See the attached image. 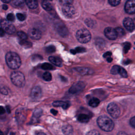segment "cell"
Returning <instances> with one entry per match:
<instances>
[{
  "mask_svg": "<svg viewBox=\"0 0 135 135\" xmlns=\"http://www.w3.org/2000/svg\"><path fill=\"white\" fill-rule=\"evenodd\" d=\"M97 122L99 128L104 131H111L114 128V123L113 121L107 115H101L99 117Z\"/></svg>",
  "mask_w": 135,
  "mask_h": 135,
  "instance_id": "obj_1",
  "label": "cell"
},
{
  "mask_svg": "<svg viewBox=\"0 0 135 135\" xmlns=\"http://www.w3.org/2000/svg\"><path fill=\"white\" fill-rule=\"evenodd\" d=\"M7 65L12 69H17L21 64V60L19 55L15 52H8L5 57Z\"/></svg>",
  "mask_w": 135,
  "mask_h": 135,
  "instance_id": "obj_2",
  "label": "cell"
},
{
  "mask_svg": "<svg viewBox=\"0 0 135 135\" xmlns=\"http://www.w3.org/2000/svg\"><path fill=\"white\" fill-rule=\"evenodd\" d=\"M12 83L18 87H23L25 83L24 75L20 71L13 72L11 75Z\"/></svg>",
  "mask_w": 135,
  "mask_h": 135,
  "instance_id": "obj_3",
  "label": "cell"
},
{
  "mask_svg": "<svg viewBox=\"0 0 135 135\" xmlns=\"http://www.w3.org/2000/svg\"><path fill=\"white\" fill-rule=\"evenodd\" d=\"M76 37L79 42L82 43H85L90 41L91 35L90 32L85 28H81L78 31Z\"/></svg>",
  "mask_w": 135,
  "mask_h": 135,
  "instance_id": "obj_4",
  "label": "cell"
},
{
  "mask_svg": "<svg viewBox=\"0 0 135 135\" xmlns=\"http://www.w3.org/2000/svg\"><path fill=\"white\" fill-rule=\"evenodd\" d=\"M107 111L109 114L114 119H117L121 113L119 106L114 102H111L108 104Z\"/></svg>",
  "mask_w": 135,
  "mask_h": 135,
  "instance_id": "obj_5",
  "label": "cell"
},
{
  "mask_svg": "<svg viewBox=\"0 0 135 135\" xmlns=\"http://www.w3.org/2000/svg\"><path fill=\"white\" fill-rule=\"evenodd\" d=\"M1 28L4 32L9 34H12L15 32V26L6 20H2L0 22Z\"/></svg>",
  "mask_w": 135,
  "mask_h": 135,
  "instance_id": "obj_6",
  "label": "cell"
},
{
  "mask_svg": "<svg viewBox=\"0 0 135 135\" xmlns=\"http://www.w3.org/2000/svg\"><path fill=\"white\" fill-rule=\"evenodd\" d=\"M85 87V84L84 82L79 81L74 83L70 89H69V92L71 94H76L82 91Z\"/></svg>",
  "mask_w": 135,
  "mask_h": 135,
  "instance_id": "obj_7",
  "label": "cell"
},
{
  "mask_svg": "<svg viewBox=\"0 0 135 135\" xmlns=\"http://www.w3.org/2000/svg\"><path fill=\"white\" fill-rule=\"evenodd\" d=\"M55 28L57 32L62 36L65 37L68 34V30L65 25L62 23H57L55 25Z\"/></svg>",
  "mask_w": 135,
  "mask_h": 135,
  "instance_id": "obj_8",
  "label": "cell"
},
{
  "mask_svg": "<svg viewBox=\"0 0 135 135\" xmlns=\"http://www.w3.org/2000/svg\"><path fill=\"white\" fill-rule=\"evenodd\" d=\"M63 14L68 17H72L75 13V8L72 5H64L62 7Z\"/></svg>",
  "mask_w": 135,
  "mask_h": 135,
  "instance_id": "obj_9",
  "label": "cell"
},
{
  "mask_svg": "<svg viewBox=\"0 0 135 135\" xmlns=\"http://www.w3.org/2000/svg\"><path fill=\"white\" fill-rule=\"evenodd\" d=\"M42 96V90L38 86H34L31 90L30 97L33 100H39Z\"/></svg>",
  "mask_w": 135,
  "mask_h": 135,
  "instance_id": "obj_10",
  "label": "cell"
},
{
  "mask_svg": "<svg viewBox=\"0 0 135 135\" xmlns=\"http://www.w3.org/2000/svg\"><path fill=\"white\" fill-rule=\"evenodd\" d=\"M124 9L128 14H134L135 12V0H128L125 4Z\"/></svg>",
  "mask_w": 135,
  "mask_h": 135,
  "instance_id": "obj_11",
  "label": "cell"
},
{
  "mask_svg": "<svg viewBox=\"0 0 135 135\" xmlns=\"http://www.w3.org/2000/svg\"><path fill=\"white\" fill-rule=\"evenodd\" d=\"M104 34L108 39L111 40H114L118 37L115 29L110 27H107L104 30Z\"/></svg>",
  "mask_w": 135,
  "mask_h": 135,
  "instance_id": "obj_12",
  "label": "cell"
},
{
  "mask_svg": "<svg viewBox=\"0 0 135 135\" xmlns=\"http://www.w3.org/2000/svg\"><path fill=\"white\" fill-rule=\"evenodd\" d=\"M28 35L30 37L34 40H39L41 37V31L35 28H32L28 30Z\"/></svg>",
  "mask_w": 135,
  "mask_h": 135,
  "instance_id": "obj_13",
  "label": "cell"
},
{
  "mask_svg": "<svg viewBox=\"0 0 135 135\" xmlns=\"http://www.w3.org/2000/svg\"><path fill=\"white\" fill-rule=\"evenodd\" d=\"M123 25L125 28L129 31L132 32L134 30V24L133 21L130 17H126L123 20Z\"/></svg>",
  "mask_w": 135,
  "mask_h": 135,
  "instance_id": "obj_14",
  "label": "cell"
},
{
  "mask_svg": "<svg viewBox=\"0 0 135 135\" xmlns=\"http://www.w3.org/2000/svg\"><path fill=\"white\" fill-rule=\"evenodd\" d=\"M42 111L40 109L36 110L33 114L31 121V123L33 124V123L38 122L40 117L42 115Z\"/></svg>",
  "mask_w": 135,
  "mask_h": 135,
  "instance_id": "obj_15",
  "label": "cell"
},
{
  "mask_svg": "<svg viewBox=\"0 0 135 135\" xmlns=\"http://www.w3.org/2000/svg\"><path fill=\"white\" fill-rule=\"evenodd\" d=\"M16 120L19 123L23 122L24 121L25 119V113L23 109H18L16 110Z\"/></svg>",
  "mask_w": 135,
  "mask_h": 135,
  "instance_id": "obj_16",
  "label": "cell"
},
{
  "mask_svg": "<svg viewBox=\"0 0 135 135\" xmlns=\"http://www.w3.org/2000/svg\"><path fill=\"white\" fill-rule=\"evenodd\" d=\"M69 103L68 102L62 101H56L53 102V105L56 107H62L64 109H66L69 107Z\"/></svg>",
  "mask_w": 135,
  "mask_h": 135,
  "instance_id": "obj_17",
  "label": "cell"
},
{
  "mask_svg": "<svg viewBox=\"0 0 135 135\" xmlns=\"http://www.w3.org/2000/svg\"><path fill=\"white\" fill-rule=\"evenodd\" d=\"M76 70L82 75L90 74L93 72V71L91 69L86 68H81V67L76 68Z\"/></svg>",
  "mask_w": 135,
  "mask_h": 135,
  "instance_id": "obj_18",
  "label": "cell"
},
{
  "mask_svg": "<svg viewBox=\"0 0 135 135\" xmlns=\"http://www.w3.org/2000/svg\"><path fill=\"white\" fill-rule=\"evenodd\" d=\"M49 61L54 65L57 66H61L62 65V62L61 60L55 56H50L49 57Z\"/></svg>",
  "mask_w": 135,
  "mask_h": 135,
  "instance_id": "obj_19",
  "label": "cell"
},
{
  "mask_svg": "<svg viewBox=\"0 0 135 135\" xmlns=\"http://www.w3.org/2000/svg\"><path fill=\"white\" fill-rule=\"evenodd\" d=\"M62 132L64 135H72L73 128L70 125H65L62 127Z\"/></svg>",
  "mask_w": 135,
  "mask_h": 135,
  "instance_id": "obj_20",
  "label": "cell"
},
{
  "mask_svg": "<svg viewBox=\"0 0 135 135\" xmlns=\"http://www.w3.org/2000/svg\"><path fill=\"white\" fill-rule=\"evenodd\" d=\"M25 2L30 8L34 9L38 6L37 0H25Z\"/></svg>",
  "mask_w": 135,
  "mask_h": 135,
  "instance_id": "obj_21",
  "label": "cell"
},
{
  "mask_svg": "<svg viewBox=\"0 0 135 135\" xmlns=\"http://www.w3.org/2000/svg\"><path fill=\"white\" fill-rule=\"evenodd\" d=\"M78 120L81 123H87L90 120V118L88 115L84 113L80 114L78 116Z\"/></svg>",
  "mask_w": 135,
  "mask_h": 135,
  "instance_id": "obj_22",
  "label": "cell"
},
{
  "mask_svg": "<svg viewBox=\"0 0 135 135\" xmlns=\"http://www.w3.org/2000/svg\"><path fill=\"white\" fill-rule=\"evenodd\" d=\"M100 100L97 98H92L89 101V105L93 108L97 107L100 103Z\"/></svg>",
  "mask_w": 135,
  "mask_h": 135,
  "instance_id": "obj_23",
  "label": "cell"
},
{
  "mask_svg": "<svg viewBox=\"0 0 135 135\" xmlns=\"http://www.w3.org/2000/svg\"><path fill=\"white\" fill-rule=\"evenodd\" d=\"M42 6L43 8L45 9L47 11H52L53 9V7L52 5L48 2V1H44L42 3Z\"/></svg>",
  "mask_w": 135,
  "mask_h": 135,
  "instance_id": "obj_24",
  "label": "cell"
},
{
  "mask_svg": "<svg viewBox=\"0 0 135 135\" xmlns=\"http://www.w3.org/2000/svg\"><path fill=\"white\" fill-rule=\"evenodd\" d=\"M41 68L44 69V70H53L54 69V67L51 64L49 63H43L42 66Z\"/></svg>",
  "mask_w": 135,
  "mask_h": 135,
  "instance_id": "obj_25",
  "label": "cell"
},
{
  "mask_svg": "<svg viewBox=\"0 0 135 135\" xmlns=\"http://www.w3.org/2000/svg\"><path fill=\"white\" fill-rule=\"evenodd\" d=\"M43 79L46 81H50L52 80L51 74L49 72H45L43 75Z\"/></svg>",
  "mask_w": 135,
  "mask_h": 135,
  "instance_id": "obj_26",
  "label": "cell"
},
{
  "mask_svg": "<svg viewBox=\"0 0 135 135\" xmlns=\"http://www.w3.org/2000/svg\"><path fill=\"white\" fill-rule=\"evenodd\" d=\"M115 30L118 36H123L125 34V32L124 30L121 27H117L115 29Z\"/></svg>",
  "mask_w": 135,
  "mask_h": 135,
  "instance_id": "obj_27",
  "label": "cell"
},
{
  "mask_svg": "<svg viewBox=\"0 0 135 135\" xmlns=\"http://www.w3.org/2000/svg\"><path fill=\"white\" fill-rule=\"evenodd\" d=\"M17 34L18 36L21 38V40H26L27 38V34L22 31L18 32Z\"/></svg>",
  "mask_w": 135,
  "mask_h": 135,
  "instance_id": "obj_28",
  "label": "cell"
},
{
  "mask_svg": "<svg viewBox=\"0 0 135 135\" xmlns=\"http://www.w3.org/2000/svg\"><path fill=\"white\" fill-rule=\"evenodd\" d=\"M12 3L16 6H22L24 3V0H12Z\"/></svg>",
  "mask_w": 135,
  "mask_h": 135,
  "instance_id": "obj_29",
  "label": "cell"
},
{
  "mask_svg": "<svg viewBox=\"0 0 135 135\" xmlns=\"http://www.w3.org/2000/svg\"><path fill=\"white\" fill-rule=\"evenodd\" d=\"M120 68V66H119L118 65H114L111 70V73L112 74H118L119 72Z\"/></svg>",
  "mask_w": 135,
  "mask_h": 135,
  "instance_id": "obj_30",
  "label": "cell"
},
{
  "mask_svg": "<svg viewBox=\"0 0 135 135\" xmlns=\"http://www.w3.org/2000/svg\"><path fill=\"white\" fill-rule=\"evenodd\" d=\"M119 73L121 75V76H122L123 78H127L128 76L127 71L123 68H122L121 66H120V70H119Z\"/></svg>",
  "mask_w": 135,
  "mask_h": 135,
  "instance_id": "obj_31",
  "label": "cell"
},
{
  "mask_svg": "<svg viewBox=\"0 0 135 135\" xmlns=\"http://www.w3.org/2000/svg\"><path fill=\"white\" fill-rule=\"evenodd\" d=\"M55 51V47L53 45H50L45 48V51L49 53L54 52Z\"/></svg>",
  "mask_w": 135,
  "mask_h": 135,
  "instance_id": "obj_32",
  "label": "cell"
},
{
  "mask_svg": "<svg viewBox=\"0 0 135 135\" xmlns=\"http://www.w3.org/2000/svg\"><path fill=\"white\" fill-rule=\"evenodd\" d=\"M20 43L21 45L25 47H30L31 46V44H32L30 42H27L26 40H21L20 42Z\"/></svg>",
  "mask_w": 135,
  "mask_h": 135,
  "instance_id": "obj_33",
  "label": "cell"
},
{
  "mask_svg": "<svg viewBox=\"0 0 135 135\" xmlns=\"http://www.w3.org/2000/svg\"><path fill=\"white\" fill-rule=\"evenodd\" d=\"M109 4L113 6H116L118 5L120 2V0H108Z\"/></svg>",
  "mask_w": 135,
  "mask_h": 135,
  "instance_id": "obj_34",
  "label": "cell"
},
{
  "mask_svg": "<svg viewBox=\"0 0 135 135\" xmlns=\"http://www.w3.org/2000/svg\"><path fill=\"white\" fill-rule=\"evenodd\" d=\"M85 51V50L84 48L81 47H76L75 50H72L71 52H72V53H79V52H83Z\"/></svg>",
  "mask_w": 135,
  "mask_h": 135,
  "instance_id": "obj_35",
  "label": "cell"
},
{
  "mask_svg": "<svg viewBox=\"0 0 135 135\" xmlns=\"http://www.w3.org/2000/svg\"><path fill=\"white\" fill-rule=\"evenodd\" d=\"M16 16L17 18H18V20L20 21H23L25 20L26 18V16L22 13H17L16 14Z\"/></svg>",
  "mask_w": 135,
  "mask_h": 135,
  "instance_id": "obj_36",
  "label": "cell"
},
{
  "mask_svg": "<svg viewBox=\"0 0 135 135\" xmlns=\"http://www.w3.org/2000/svg\"><path fill=\"white\" fill-rule=\"evenodd\" d=\"M7 20L9 22H13L15 20V16L12 13H9L7 15Z\"/></svg>",
  "mask_w": 135,
  "mask_h": 135,
  "instance_id": "obj_37",
  "label": "cell"
},
{
  "mask_svg": "<svg viewBox=\"0 0 135 135\" xmlns=\"http://www.w3.org/2000/svg\"><path fill=\"white\" fill-rule=\"evenodd\" d=\"M60 1L64 5H71L73 2V0H60Z\"/></svg>",
  "mask_w": 135,
  "mask_h": 135,
  "instance_id": "obj_38",
  "label": "cell"
},
{
  "mask_svg": "<svg viewBox=\"0 0 135 135\" xmlns=\"http://www.w3.org/2000/svg\"><path fill=\"white\" fill-rule=\"evenodd\" d=\"M86 135H101V134L97 130H93L89 131Z\"/></svg>",
  "mask_w": 135,
  "mask_h": 135,
  "instance_id": "obj_39",
  "label": "cell"
},
{
  "mask_svg": "<svg viewBox=\"0 0 135 135\" xmlns=\"http://www.w3.org/2000/svg\"><path fill=\"white\" fill-rule=\"evenodd\" d=\"M130 44L129 43H126L124 45V52L125 53H127L128 50L130 49Z\"/></svg>",
  "mask_w": 135,
  "mask_h": 135,
  "instance_id": "obj_40",
  "label": "cell"
},
{
  "mask_svg": "<svg viewBox=\"0 0 135 135\" xmlns=\"http://www.w3.org/2000/svg\"><path fill=\"white\" fill-rule=\"evenodd\" d=\"M130 124L133 128H135V117H133L130 120Z\"/></svg>",
  "mask_w": 135,
  "mask_h": 135,
  "instance_id": "obj_41",
  "label": "cell"
},
{
  "mask_svg": "<svg viewBox=\"0 0 135 135\" xmlns=\"http://www.w3.org/2000/svg\"><path fill=\"white\" fill-rule=\"evenodd\" d=\"M0 92L1 93L3 94H7V93H8L7 89L4 87H2L0 89Z\"/></svg>",
  "mask_w": 135,
  "mask_h": 135,
  "instance_id": "obj_42",
  "label": "cell"
},
{
  "mask_svg": "<svg viewBox=\"0 0 135 135\" xmlns=\"http://www.w3.org/2000/svg\"><path fill=\"white\" fill-rule=\"evenodd\" d=\"M111 55H112L111 52H106V53H105L104 54L103 57H105V58H107V57H110Z\"/></svg>",
  "mask_w": 135,
  "mask_h": 135,
  "instance_id": "obj_43",
  "label": "cell"
},
{
  "mask_svg": "<svg viewBox=\"0 0 135 135\" xmlns=\"http://www.w3.org/2000/svg\"><path fill=\"white\" fill-rule=\"evenodd\" d=\"M5 112V109L2 106H0V114H2Z\"/></svg>",
  "mask_w": 135,
  "mask_h": 135,
  "instance_id": "obj_44",
  "label": "cell"
},
{
  "mask_svg": "<svg viewBox=\"0 0 135 135\" xmlns=\"http://www.w3.org/2000/svg\"><path fill=\"white\" fill-rule=\"evenodd\" d=\"M5 32L3 30V28L0 27V36H4L5 35Z\"/></svg>",
  "mask_w": 135,
  "mask_h": 135,
  "instance_id": "obj_45",
  "label": "cell"
},
{
  "mask_svg": "<svg viewBox=\"0 0 135 135\" xmlns=\"http://www.w3.org/2000/svg\"><path fill=\"white\" fill-rule=\"evenodd\" d=\"M50 112H51V113L53 114V115H56V114L57 113V111L56 110H54V109H53L50 110Z\"/></svg>",
  "mask_w": 135,
  "mask_h": 135,
  "instance_id": "obj_46",
  "label": "cell"
},
{
  "mask_svg": "<svg viewBox=\"0 0 135 135\" xmlns=\"http://www.w3.org/2000/svg\"><path fill=\"white\" fill-rule=\"evenodd\" d=\"M117 135H128L127 133H126L125 132L123 131H120L118 133Z\"/></svg>",
  "mask_w": 135,
  "mask_h": 135,
  "instance_id": "obj_47",
  "label": "cell"
},
{
  "mask_svg": "<svg viewBox=\"0 0 135 135\" xmlns=\"http://www.w3.org/2000/svg\"><path fill=\"white\" fill-rule=\"evenodd\" d=\"M36 135H46L45 133H44V132H41V131H38L37 132H36Z\"/></svg>",
  "mask_w": 135,
  "mask_h": 135,
  "instance_id": "obj_48",
  "label": "cell"
},
{
  "mask_svg": "<svg viewBox=\"0 0 135 135\" xmlns=\"http://www.w3.org/2000/svg\"><path fill=\"white\" fill-rule=\"evenodd\" d=\"M107 61H108V62H111L112 61V59L111 58V56H110V57L107 58Z\"/></svg>",
  "mask_w": 135,
  "mask_h": 135,
  "instance_id": "obj_49",
  "label": "cell"
},
{
  "mask_svg": "<svg viewBox=\"0 0 135 135\" xmlns=\"http://www.w3.org/2000/svg\"><path fill=\"white\" fill-rule=\"evenodd\" d=\"M8 8V6L6 5H3V9L4 10H6Z\"/></svg>",
  "mask_w": 135,
  "mask_h": 135,
  "instance_id": "obj_50",
  "label": "cell"
},
{
  "mask_svg": "<svg viewBox=\"0 0 135 135\" xmlns=\"http://www.w3.org/2000/svg\"><path fill=\"white\" fill-rule=\"evenodd\" d=\"M1 1H2V2H4V3H8L10 2L11 0H1Z\"/></svg>",
  "mask_w": 135,
  "mask_h": 135,
  "instance_id": "obj_51",
  "label": "cell"
},
{
  "mask_svg": "<svg viewBox=\"0 0 135 135\" xmlns=\"http://www.w3.org/2000/svg\"><path fill=\"white\" fill-rule=\"evenodd\" d=\"M6 110H7V112H8V113H10V112H11V111H10V109H9V107H8V106H6Z\"/></svg>",
  "mask_w": 135,
  "mask_h": 135,
  "instance_id": "obj_52",
  "label": "cell"
},
{
  "mask_svg": "<svg viewBox=\"0 0 135 135\" xmlns=\"http://www.w3.org/2000/svg\"><path fill=\"white\" fill-rule=\"evenodd\" d=\"M0 135H3V133L2 132V131L0 130Z\"/></svg>",
  "mask_w": 135,
  "mask_h": 135,
  "instance_id": "obj_53",
  "label": "cell"
},
{
  "mask_svg": "<svg viewBox=\"0 0 135 135\" xmlns=\"http://www.w3.org/2000/svg\"><path fill=\"white\" fill-rule=\"evenodd\" d=\"M44 1H52V0H44Z\"/></svg>",
  "mask_w": 135,
  "mask_h": 135,
  "instance_id": "obj_54",
  "label": "cell"
}]
</instances>
